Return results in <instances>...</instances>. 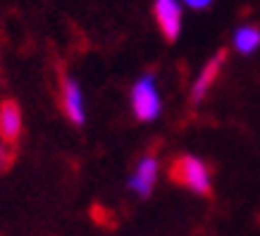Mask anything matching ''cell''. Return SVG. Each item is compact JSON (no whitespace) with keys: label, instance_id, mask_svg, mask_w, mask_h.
<instances>
[{"label":"cell","instance_id":"8","mask_svg":"<svg viewBox=\"0 0 260 236\" xmlns=\"http://www.w3.org/2000/svg\"><path fill=\"white\" fill-rule=\"evenodd\" d=\"M232 46L239 55H253L260 50V26L255 24H241L234 29Z\"/></svg>","mask_w":260,"mask_h":236},{"label":"cell","instance_id":"6","mask_svg":"<svg viewBox=\"0 0 260 236\" xmlns=\"http://www.w3.org/2000/svg\"><path fill=\"white\" fill-rule=\"evenodd\" d=\"M153 17L170 43L179 39L184 26V5L179 0H153Z\"/></svg>","mask_w":260,"mask_h":236},{"label":"cell","instance_id":"9","mask_svg":"<svg viewBox=\"0 0 260 236\" xmlns=\"http://www.w3.org/2000/svg\"><path fill=\"white\" fill-rule=\"evenodd\" d=\"M15 157H17L15 146L0 141V172H8L10 167H12V162H15Z\"/></svg>","mask_w":260,"mask_h":236},{"label":"cell","instance_id":"5","mask_svg":"<svg viewBox=\"0 0 260 236\" xmlns=\"http://www.w3.org/2000/svg\"><path fill=\"white\" fill-rule=\"evenodd\" d=\"M60 100H62V110L74 126L86 124V98L81 91V84L74 77L64 74L62 84H60Z\"/></svg>","mask_w":260,"mask_h":236},{"label":"cell","instance_id":"7","mask_svg":"<svg viewBox=\"0 0 260 236\" xmlns=\"http://www.w3.org/2000/svg\"><path fill=\"white\" fill-rule=\"evenodd\" d=\"M22 136V110L15 100L0 103V141L17 146Z\"/></svg>","mask_w":260,"mask_h":236},{"label":"cell","instance_id":"1","mask_svg":"<svg viewBox=\"0 0 260 236\" xmlns=\"http://www.w3.org/2000/svg\"><path fill=\"white\" fill-rule=\"evenodd\" d=\"M129 105H132V115L143 124L158 122L162 117L165 103H162V93L158 88V77L153 72H146L132 84L129 91Z\"/></svg>","mask_w":260,"mask_h":236},{"label":"cell","instance_id":"4","mask_svg":"<svg viewBox=\"0 0 260 236\" xmlns=\"http://www.w3.org/2000/svg\"><path fill=\"white\" fill-rule=\"evenodd\" d=\"M224 62H227V50H217V53L201 67V72L196 74V79H193V84H191V88H189V100L193 103V105H198V103H203L205 98H208V93H210L215 86V81L220 79L222 70H224Z\"/></svg>","mask_w":260,"mask_h":236},{"label":"cell","instance_id":"3","mask_svg":"<svg viewBox=\"0 0 260 236\" xmlns=\"http://www.w3.org/2000/svg\"><path fill=\"white\" fill-rule=\"evenodd\" d=\"M160 179V160L153 153H146L136 160L132 174L126 177V189L136 198H150Z\"/></svg>","mask_w":260,"mask_h":236},{"label":"cell","instance_id":"10","mask_svg":"<svg viewBox=\"0 0 260 236\" xmlns=\"http://www.w3.org/2000/svg\"><path fill=\"white\" fill-rule=\"evenodd\" d=\"M181 5H186V8L191 10H205V8H210L215 0H179Z\"/></svg>","mask_w":260,"mask_h":236},{"label":"cell","instance_id":"2","mask_svg":"<svg viewBox=\"0 0 260 236\" xmlns=\"http://www.w3.org/2000/svg\"><path fill=\"white\" fill-rule=\"evenodd\" d=\"M172 177L179 186L191 191L193 196H208V193L213 191V172H210V165L205 162L203 157L191 155V153L179 155L174 160Z\"/></svg>","mask_w":260,"mask_h":236}]
</instances>
